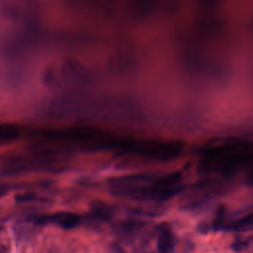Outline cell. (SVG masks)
Here are the masks:
<instances>
[{
	"label": "cell",
	"instance_id": "1",
	"mask_svg": "<svg viewBox=\"0 0 253 253\" xmlns=\"http://www.w3.org/2000/svg\"><path fill=\"white\" fill-rule=\"evenodd\" d=\"M174 236L169 226L161 225L157 231V250L158 253H173Z\"/></svg>",
	"mask_w": 253,
	"mask_h": 253
},
{
	"label": "cell",
	"instance_id": "2",
	"mask_svg": "<svg viewBox=\"0 0 253 253\" xmlns=\"http://www.w3.org/2000/svg\"><path fill=\"white\" fill-rule=\"evenodd\" d=\"M49 222L55 223L65 229H71L76 227L81 222V217L73 212H58L48 215V223Z\"/></svg>",
	"mask_w": 253,
	"mask_h": 253
},
{
	"label": "cell",
	"instance_id": "3",
	"mask_svg": "<svg viewBox=\"0 0 253 253\" xmlns=\"http://www.w3.org/2000/svg\"><path fill=\"white\" fill-rule=\"evenodd\" d=\"M221 229L231 230V231H249L253 229V213H249L244 215L236 220H232L229 222H223Z\"/></svg>",
	"mask_w": 253,
	"mask_h": 253
},
{
	"label": "cell",
	"instance_id": "4",
	"mask_svg": "<svg viewBox=\"0 0 253 253\" xmlns=\"http://www.w3.org/2000/svg\"><path fill=\"white\" fill-rule=\"evenodd\" d=\"M113 210L110 206L102 202H95L91 206L90 215L97 221H107L113 217Z\"/></svg>",
	"mask_w": 253,
	"mask_h": 253
},
{
	"label": "cell",
	"instance_id": "5",
	"mask_svg": "<svg viewBox=\"0 0 253 253\" xmlns=\"http://www.w3.org/2000/svg\"><path fill=\"white\" fill-rule=\"evenodd\" d=\"M252 243L251 236H241L236 237L235 240L231 243V249L235 252H241L246 250Z\"/></svg>",
	"mask_w": 253,
	"mask_h": 253
},
{
	"label": "cell",
	"instance_id": "6",
	"mask_svg": "<svg viewBox=\"0 0 253 253\" xmlns=\"http://www.w3.org/2000/svg\"><path fill=\"white\" fill-rule=\"evenodd\" d=\"M138 228H139V222L137 221L123 222L117 227V229L122 233H131L133 231H136Z\"/></svg>",
	"mask_w": 253,
	"mask_h": 253
},
{
	"label": "cell",
	"instance_id": "7",
	"mask_svg": "<svg viewBox=\"0 0 253 253\" xmlns=\"http://www.w3.org/2000/svg\"><path fill=\"white\" fill-rule=\"evenodd\" d=\"M36 196L34 194H31V193H23V194H20L18 196H16L15 200L19 203H27V202H31L33 200H35Z\"/></svg>",
	"mask_w": 253,
	"mask_h": 253
},
{
	"label": "cell",
	"instance_id": "8",
	"mask_svg": "<svg viewBox=\"0 0 253 253\" xmlns=\"http://www.w3.org/2000/svg\"><path fill=\"white\" fill-rule=\"evenodd\" d=\"M8 186L6 185H3V184H0V197L5 195L7 192H8Z\"/></svg>",
	"mask_w": 253,
	"mask_h": 253
},
{
	"label": "cell",
	"instance_id": "9",
	"mask_svg": "<svg viewBox=\"0 0 253 253\" xmlns=\"http://www.w3.org/2000/svg\"><path fill=\"white\" fill-rule=\"evenodd\" d=\"M0 253H8V247L6 244L0 241Z\"/></svg>",
	"mask_w": 253,
	"mask_h": 253
}]
</instances>
